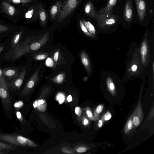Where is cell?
<instances>
[{"label":"cell","instance_id":"cell-1","mask_svg":"<svg viewBox=\"0 0 154 154\" xmlns=\"http://www.w3.org/2000/svg\"><path fill=\"white\" fill-rule=\"evenodd\" d=\"M0 140L17 146L33 147L38 146L37 144L29 139L14 134H0Z\"/></svg>","mask_w":154,"mask_h":154},{"label":"cell","instance_id":"cell-2","mask_svg":"<svg viewBox=\"0 0 154 154\" xmlns=\"http://www.w3.org/2000/svg\"><path fill=\"white\" fill-rule=\"evenodd\" d=\"M82 0H66L62 2L57 22H63L69 17L78 6Z\"/></svg>","mask_w":154,"mask_h":154},{"label":"cell","instance_id":"cell-3","mask_svg":"<svg viewBox=\"0 0 154 154\" xmlns=\"http://www.w3.org/2000/svg\"><path fill=\"white\" fill-rule=\"evenodd\" d=\"M113 11L105 13H97L95 19L100 28H108L114 25L118 20V16L113 14Z\"/></svg>","mask_w":154,"mask_h":154},{"label":"cell","instance_id":"cell-4","mask_svg":"<svg viewBox=\"0 0 154 154\" xmlns=\"http://www.w3.org/2000/svg\"><path fill=\"white\" fill-rule=\"evenodd\" d=\"M0 98L4 108L9 110L11 106V97L8 83L2 75L0 77Z\"/></svg>","mask_w":154,"mask_h":154},{"label":"cell","instance_id":"cell-5","mask_svg":"<svg viewBox=\"0 0 154 154\" xmlns=\"http://www.w3.org/2000/svg\"><path fill=\"white\" fill-rule=\"evenodd\" d=\"M26 71V66L23 67L18 76L8 83L9 89L11 91L20 90L24 80Z\"/></svg>","mask_w":154,"mask_h":154},{"label":"cell","instance_id":"cell-6","mask_svg":"<svg viewBox=\"0 0 154 154\" xmlns=\"http://www.w3.org/2000/svg\"><path fill=\"white\" fill-rule=\"evenodd\" d=\"M140 97L141 95L140 96L137 104L132 115L134 125L135 127L139 125L143 116Z\"/></svg>","mask_w":154,"mask_h":154},{"label":"cell","instance_id":"cell-7","mask_svg":"<svg viewBox=\"0 0 154 154\" xmlns=\"http://www.w3.org/2000/svg\"><path fill=\"white\" fill-rule=\"evenodd\" d=\"M38 74V71H37L27 82L23 90L20 92V96H26L31 92L37 81Z\"/></svg>","mask_w":154,"mask_h":154},{"label":"cell","instance_id":"cell-8","mask_svg":"<svg viewBox=\"0 0 154 154\" xmlns=\"http://www.w3.org/2000/svg\"><path fill=\"white\" fill-rule=\"evenodd\" d=\"M137 11L140 21H143L145 17L146 3L145 0H135Z\"/></svg>","mask_w":154,"mask_h":154},{"label":"cell","instance_id":"cell-9","mask_svg":"<svg viewBox=\"0 0 154 154\" xmlns=\"http://www.w3.org/2000/svg\"><path fill=\"white\" fill-rule=\"evenodd\" d=\"M62 1V0H57L53 4L49 10V15L51 20H56L60 13Z\"/></svg>","mask_w":154,"mask_h":154},{"label":"cell","instance_id":"cell-10","mask_svg":"<svg viewBox=\"0 0 154 154\" xmlns=\"http://www.w3.org/2000/svg\"><path fill=\"white\" fill-rule=\"evenodd\" d=\"M131 0H127L126 2L123 14L125 20L128 23H130L133 16L132 5Z\"/></svg>","mask_w":154,"mask_h":154},{"label":"cell","instance_id":"cell-11","mask_svg":"<svg viewBox=\"0 0 154 154\" xmlns=\"http://www.w3.org/2000/svg\"><path fill=\"white\" fill-rule=\"evenodd\" d=\"M19 72L18 69L16 68H5L2 70V75L10 79H14L18 76Z\"/></svg>","mask_w":154,"mask_h":154},{"label":"cell","instance_id":"cell-12","mask_svg":"<svg viewBox=\"0 0 154 154\" xmlns=\"http://www.w3.org/2000/svg\"><path fill=\"white\" fill-rule=\"evenodd\" d=\"M38 14L41 23L42 25H45L47 22L48 19V14L41 3L38 5Z\"/></svg>","mask_w":154,"mask_h":154},{"label":"cell","instance_id":"cell-13","mask_svg":"<svg viewBox=\"0 0 154 154\" xmlns=\"http://www.w3.org/2000/svg\"><path fill=\"white\" fill-rule=\"evenodd\" d=\"M84 11L85 14L95 19L97 13L92 2L89 1L85 5Z\"/></svg>","mask_w":154,"mask_h":154},{"label":"cell","instance_id":"cell-14","mask_svg":"<svg viewBox=\"0 0 154 154\" xmlns=\"http://www.w3.org/2000/svg\"><path fill=\"white\" fill-rule=\"evenodd\" d=\"M2 6L3 11L8 15L12 16L15 14V8L8 2L5 1H2Z\"/></svg>","mask_w":154,"mask_h":154},{"label":"cell","instance_id":"cell-15","mask_svg":"<svg viewBox=\"0 0 154 154\" xmlns=\"http://www.w3.org/2000/svg\"><path fill=\"white\" fill-rule=\"evenodd\" d=\"M38 5L34 6L28 11L25 14V17L26 19H30L33 16L37 18L38 17Z\"/></svg>","mask_w":154,"mask_h":154},{"label":"cell","instance_id":"cell-16","mask_svg":"<svg viewBox=\"0 0 154 154\" xmlns=\"http://www.w3.org/2000/svg\"><path fill=\"white\" fill-rule=\"evenodd\" d=\"M118 0H109L106 6L101 9L99 13H105L112 11V9L116 4Z\"/></svg>","mask_w":154,"mask_h":154},{"label":"cell","instance_id":"cell-17","mask_svg":"<svg viewBox=\"0 0 154 154\" xmlns=\"http://www.w3.org/2000/svg\"><path fill=\"white\" fill-rule=\"evenodd\" d=\"M23 32V31L21 30L17 32L14 35L11 42L12 48L15 47L18 44Z\"/></svg>","mask_w":154,"mask_h":154},{"label":"cell","instance_id":"cell-18","mask_svg":"<svg viewBox=\"0 0 154 154\" xmlns=\"http://www.w3.org/2000/svg\"><path fill=\"white\" fill-rule=\"evenodd\" d=\"M37 105L36 108L39 111L43 112L45 111L47 108V103L45 100L40 99L36 100Z\"/></svg>","mask_w":154,"mask_h":154},{"label":"cell","instance_id":"cell-19","mask_svg":"<svg viewBox=\"0 0 154 154\" xmlns=\"http://www.w3.org/2000/svg\"><path fill=\"white\" fill-rule=\"evenodd\" d=\"M17 147L16 145L10 143L8 144L0 141V154L4 153L1 151L3 150H11L15 149Z\"/></svg>","mask_w":154,"mask_h":154},{"label":"cell","instance_id":"cell-20","mask_svg":"<svg viewBox=\"0 0 154 154\" xmlns=\"http://www.w3.org/2000/svg\"><path fill=\"white\" fill-rule=\"evenodd\" d=\"M84 24L89 32L91 34L95 35L96 29L93 25L89 21H86L84 19H82Z\"/></svg>","mask_w":154,"mask_h":154},{"label":"cell","instance_id":"cell-21","mask_svg":"<svg viewBox=\"0 0 154 154\" xmlns=\"http://www.w3.org/2000/svg\"><path fill=\"white\" fill-rule=\"evenodd\" d=\"M134 127V124L132 120V115L129 117L128 120L124 129V132L126 134L130 131Z\"/></svg>","mask_w":154,"mask_h":154},{"label":"cell","instance_id":"cell-22","mask_svg":"<svg viewBox=\"0 0 154 154\" xmlns=\"http://www.w3.org/2000/svg\"><path fill=\"white\" fill-rule=\"evenodd\" d=\"M104 106L102 104H100L98 105L94 111V120L96 121L98 120L99 118L100 115L102 112Z\"/></svg>","mask_w":154,"mask_h":154},{"label":"cell","instance_id":"cell-23","mask_svg":"<svg viewBox=\"0 0 154 154\" xmlns=\"http://www.w3.org/2000/svg\"><path fill=\"white\" fill-rule=\"evenodd\" d=\"M80 56L83 64L88 70L90 66V63L88 57L84 52L81 53Z\"/></svg>","mask_w":154,"mask_h":154},{"label":"cell","instance_id":"cell-24","mask_svg":"<svg viewBox=\"0 0 154 154\" xmlns=\"http://www.w3.org/2000/svg\"><path fill=\"white\" fill-rule=\"evenodd\" d=\"M79 23L80 26L83 32L87 35L89 37H93V35L90 33L85 26L82 19H79Z\"/></svg>","mask_w":154,"mask_h":154},{"label":"cell","instance_id":"cell-25","mask_svg":"<svg viewBox=\"0 0 154 154\" xmlns=\"http://www.w3.org/2000/svg\"><path fill=\"white\" fill-rule=\"evenodd\" d=\"M55 99L60 104H62L65 99V96L62 92H58L56 96Z\"/></svg>","mask_w":154,"mask_h":154},{"label":"cell","instance_id":"cell-26","mask_svg":"<svg viewBox=\"0 0 154 154\" xmlns=\"http://www.w3.org/2000/svg\"><path fill=\"white\" fill-rule=\"evenodd\" d=\"M81 121L82 125L85 127L89 125V120L84 111L82 114Z\"/></svg>","mask_w":154,"mask_h":154},{"label":"cell","instance_id":"cell-27","mask_svg":"<svg viewBox=\"0 0 154 154\" xmlns=\"http://www.w3.org/2000/svg\"><path fill=\"white\" fill-rule=\"evenodd\" d=\"M85 112L89 121L94 120V115L91 108L89 107H87L83 109Z\"/></svg>","mask_w":154,"mask_h":154},{"label":"cell","instance_id":"cell-28","mask_svg":"<svg viewBox=\"0 0 154 154\" xmlns=\"http://www.w3.org/2000/svg\"><path fill=\"white\" fill-rule=\"evenodd\" d=\"M107 87L109 90L112 94V95L115 96V88L114 83L111 82H107Z\"/></svg>","mask_w":154,"mask_h":154},{"label":"cell","instance_id":"cell-29","mask_svg":"<svg viewBox=\"0 0 154 154\" xmlns=\"http://www.w3.org/2000/svg\"><path fill=\"white\" fill-rule=\"evenodd\" d=\"M87 150V147L83 146H76L74 149L75 152L79 153L84 152Z\"/></svg>","mask_w":154,"mask_h":154},{"label":"cell","instance_id":"cell-30","mask_svg":"<svg viewBox=\"0 0 154 154\" xmlns=\"http://www.w3.org/2000/svg\"><path fill=\"white\" fill-rule=\"evenodd\" d=\"M75 112L77 116V119L79 122H81V118L82 114V110L79 106H77L75 108Z\"/></svg>","mask_w":154,"mask_h":154},{"label":"cell","instance_id":"cell-31","mask_svg":"<svg viewBox=\"0 0 154 154\" xmlns=\"http://www.w3.org/2000/svg\"><path fill=\"white\" fill-rule=\"evenodd\" d=\"M62 152L64 153L75 154V151L74 150L66 146H63L61 149Z\"/></svg>","mask_w":154,"mask_h":154},{"label":"cell","instance_id":"cell-32","mask_svg":"<svg viewBox=\"0 0 154 154\" xmlns=\"http://www.w3.org/2000/svg\"><path fill=\"white\" fill-rule=\"evenodd\" d=\"M8 1L14 4L27 3H29L32 0H7Z\"/></svg>","mask_w":154,"mask_h":154},{"label":"cell","instance_id":"cell-33","mask_svg":"<svg viewBox=\"0 0 154 154\" xmlns=\"http://www.w3.org/2000/svg\"><path fill=\"white\" fill-rule=\"evenodd\" d=\"M112 115L109 111H107L102 116L101 119L103 122L109 120L111 118Z\"/></svg>","mask_w":154,"mask_h":154},{"label":"cell","instance_id":"cell-34","mask_svg":"<svg viewBox=\"0 0 154 154\" xmlns=\"http://www.w3.org/2000/svg\"><path fill=\"white\" fill-rule=\"evenodd\" d=\"M147 51V48L146 45L145 43H143L141 48V54L142 57L145 56Z\"/></svg>","mask_w":154,"mask_h":154},{"label":"cell","instance_id":"cell-35","mask_svg":"<svg viewBox=\"0 0 154 154\" xmlns=\"http://www.w3.org/2000/svg\"><path fill=\"white\" fill-rule=\"evenodd\" d=\"M40 44L39 42H34L30 45V49L31 50H37L40 48Z\"/></svg>","mask_w":154,"mask_h":154},{"label":"cell","instance_id":"cell-36","mask_svg":"<svg viewBox=\"0 0 154 154\" xmlns=\"http://www.w3.org/2000/svg\"><path fill=\"white\" fill-rule=\"evenodd\" d=\"M64 76L63 74H59L55 78L54 82L58 83H61L63 81Z\"/></svg>","mask_w":154,"mask_h":154},{"label":"cell","instance_id":"cell-37","mask_svg":"<svg viewBox=\"0 0 154 154\" xmlns=\"http://www.w3.org/2000/svg\"><path fill=\"white\" fill-rule=\"evenodd\" d=\"M23 105V102L21 101H20L18 102H16L14 104V107L17 109H19L22 107Z\"/></svg>","mask_w":154,"mask_h":154},{"label":"cell","instance_id":"cell-38","mask_svg":"<svg viewBox=\"0 0 154 154\" xmlns=\"http://www.w3.org/2000/svg\"><path fill=\"white\" fill-rule=\"evenodd\" d=\"M9 28L6 26L0 25V33L6 32L9 30Z\"/></svg>","mask_w":154,"mask_h":154},{"label":"cell","instance_id":"cell-39","mask_svg":"<svg viewBox=\"0 0 154 154\" xmlns=\"http://www.w3.org/2000/svg\"><path fill=\"white\" fill-rule=\"evenodd\" d=\"M16 115L18 119L21 122L23 121V118L21 115V113L19 111H17L16 112Z\"/></svg>","mask_w":154,"mask_h":154},{"label":"cell","instance_id":"cell-40","mask_svg":"<svg viewBox=\"0 0 154 154\" xmlns=\"http://www.w3.org/2000/svg\"><path fill=\"white\" fill-rule=\"evenodd\" d=\"M46 57V56L45 54H39L37 56L35 57L36 60H42L45 59Z\"/></svg>","mask_w":154,"mask_h":154},{"label":"cell","instance_id":"cell-41","mask_svg":"<svg viewBox=\"0 0 154 154\" xmlns=\"http://www.w3.org/2000/svg\"><path fill=\"white\" fill-rule=\"evenodd\" d=\"M46 64L48 66L51 67L53 65V62L52 60L50 58H48L46 60Z\"/></svg>","mask_w":154,"mask_h":154},{"label":"cell","instance_id":"cell-42","mask_svg":"<svg viewBox=\"0 0 154 154\" xmlns=\"http://www.w3.org/2000/svg\"><path fill=\"white\" fill-rule=\"evenodd\" d=\"M59 52L58 51L56 52L54 55V59L55 61H57L58 58Z\"/></svg>","mask_w":154,"mask_h":154},{"label":"cell","instance_id":"cell-43","mask_svg":"<svg viewBox=\"0 0 154 154\" xmlns=\"http://www.w3.org/2000/svg\"><path fill=\"white\" fill-rule=\"evenodd\" d=\"M103 122L101 119L98 120V126L99 128H101L103 125Z\"/></svg>","mask_w":154,"mask_h":154},{"label":"cell","instance_id":"cell-44","mask_svg":"<svg viewBox=\"0 0 154 154\" xmlns=\"http://www.w3.org/2000/svg\"><path fill=\"white\" fill-rule=\"evenodd\" d=\"M137 66L135 64H133L131 67V69L134 72L136 71L137 70Z\"/></svg>","mask_w":154,"mask_h":154},{"label":"cell","instance_id":"cell-45","mask_svg":"<svg viewBox=\"0 0 154 154\" xmlns=\"http://www.w3.org/2000/svg\"><path fill=\"white\" fill-rule=\"evenodd\" d=\"M67 100L68 102H71L72 100V96L71 95H68L66 99Z\"/></svg>","mask_w":154,"mask_h":154},{"label":"cell","instance_id":"cell-46","mask_svg":"<svg viewBox=\"0 0 154 154\" xmlns=\"http://www.w3.org/2000/svg\"><path fill=\"white\" fill-rule=\"evenodd\" d=\"M3 46H0V53L3 50Z\"/></svg>","mask_w":154,"mask_h":154},{"label":"cell","instance_id":"cell-47","mask_svg":"<svg viewBox=\"0 0 154 154\" xmlns=\"http://www.w3.org/2000/svg\"><path fill=\"white\" fill-rule=\"evenodd\" d=\"M2 75V70L0 67V77Z\"/></svg>","mask_w":154,"mask_h":154},{"label":"cell","instance_id":"cell-48","mask_svg":"<svg viewBox=\"0 0 154 154\" xmlns=\"http://www.w3.org/2000/svg\"><path fill=\"white\" fill-rule=\"evenodd\" d=\"M149 13L151 14H153V11L152 9H151L149 11Z\"/></svg>","mask_w":154,"mask_h":154}]
</instances>
